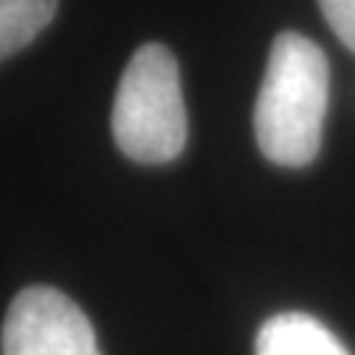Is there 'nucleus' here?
I'll use <instances>...</instances> for the list:
<instances>
[{"label":"nucleus","mask_w":355,"mask_h":355,"mask_svg":"<svg viewBox=\"0 0 355 355\" xmlns=\"http://www.w3.org/2000/svg\"><path fill=\"white\" fill-rule=\"evenodd\" d=\"M329 107V60L299 33L272 39L263 83L254 101V139L275 166L302 169L323 146Z\"/></svg>","instance_id":"nucleus-1"},{"label":"nucleus","mask_w":355,"mask_h":355,"mask_svg":"<svg viewBox=\"0 0 355 355\" xmlns=\"http://www.w3.org/2000/svg\"><path fill=\"white\" fill-rule=\"evenodd\" d=\"M113 137L137 163H169L187 146V107L172 51L148 42L133 53L116 89Z\"/></svg>","instance_id":"nucleus-2"},{"label":"nucleus","mask_w":355,"mask_h":355,"mask_svg":"<svg viewBox=\"0 0 355 355\" xmlns=\"http://www.w3.org/2000/svg\"><path fill=\"white\" fill-rule=\"evenodd\" d=\"M3 355H101L86 314L53 287H27L6 311Z\"/></svg>","instance_id":"nucleus-3"},{"label":"nucleus","mask_w":355,"mask_h":355,"mask_svg":"<svg viewBox=\"0 0 355 355\" xmlns=\"http://www.w3.org/2000/svg\"><path fill=\"white\" fill-rule=\"evenodd\" d=\"M254 355H349V349L317 317L284 311L261 326Z\"/></svg>","instance_id":"nucleus-4"},{"label":"nucleus","mask_w":355,"mask_h":355,"mask_svg":"<svg viewBox=\"0 0 355 355\" xmlns=\"http://www.w3.org/2000/svg\"><path fill=\"white\" fill-rule=\"evenodd\" d=\"M60 0H0V60L12 57L57 15Z\"/></svg>","instance_id":"nucleus-5"},{"label":"nucleus","mask_w":355,"mask_h":355,"mask_svg":"<svg viewBox=\"0 0 355 355\" xmlns=\"http://www.w3.org/2000/svg\"><path fill=\"white\" fill-rule=\"evenodd\" d=\"M335 36L355 51V0H317Z\"/></svg>","instance_id":"nucleus-6"}]
</instances>
